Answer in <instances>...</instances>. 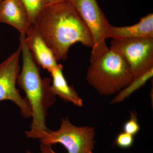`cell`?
Instances as JSON below:
<instances>
[{
	"mask_svg": "<svg viewBox=\"0 0 153 153\" xmlns=\"http://www.w3.org/2000/svg\"><path fill=\"white\" fill-rule=\"evenodd\" d=\"M33 25L57 61L66 60L70 47L75 43L93 47L90 31L67 1L47 5L34 20Z\"/></svg>",
	"mask_w": 153,
	"mask_h": 153,
	"instance_id": "obj_1",
	"label": "cell"
},
{
	"mask_svg": "<svg viewBox=\"0 0 153 153\" xmlns=\"http://www.w3.org/2000/svg\"><path fill=\"white\" fill-rule=\"evenodd\" d=\"M22 66L17 84L23 90L32 112L30 129L25 132L29 138L38 139L49 130L46 117L49 108L55 104L56 96L51 88V79L43 78L26 42V35H20Z\"/></svg>",
	"mask_w": 153,
	"mask_h": 153,
	"instance_id": "obj_2",
	"label": "cell"
},
{
	"mask_svg": "<svg viewBox=\"0 0 153 153\" xmlns=\"http://www.w3.org/2000/svg\"><path fill=\"white\" fill-rule=\"evenodd\" d=\"M89 62L86 80L101 95L119 93L134 79L125 59L108 47L91 53Z\"/></svg>",
	"mask_w": 153,
	"mask_h": 153,
	"instance_id": "obj_3",
	"label": "cell"
},
{
	"mask_svg": "<svg viewBox=\"0 0 153 153\" xmlns=\"http://www.w3.org/2000/svg\"><path fill=\"white\" fill-rule=\"evenodd\" d=\"M95 136L93 127L76 126L66 117L61 119L60 128L49 129L39 140L41 143L49 146L60 144L68 153H93Z\"/></svg>",
	"mask_w": 153,
	"mask_h": 153,
	"instance_id": "obj_4",
	"label": "cell"
},
{
	"mask_svg": "<svg viewBox=\"0 0 153 153\" xmlns=\"http://www.w3.org/2000/svg\"><path fill=\"white\" fill-rule=\"evenodd\" d=\"M110 48L125 59L134 78L153 68V38L113 39Z\"/></svg>",
	"mask_w": 153,
	"mask_h": 153,
	"instance_id": "obj_5",
	"label": "cell"
},
{
	"mask_svg": "<svg viewBox=\"0 0 153 153\" xmlns=\"http://www.w3.org/2000/svg\"><path fill=\"white\" fill-rule=\"evenodd\" d=\"M22 48L18 49L0 63V101L10 100L20 109L23 117H31L32 112L27 99L20 94L16 85L21 67L19 63Z\"/></svg>",
	"mask_w": 153,
	"mask_h": 153,
	"instance_id": "obj_6",
	"label": "cell"
},
{
	"mask_svg": "<svg viewBox=\"0 0 153 153\" xmlns=\"http://www.w3.org/2000/svg\"><path fill=\"white\" fill-rule=\"evenodd\" d=\"M90 31L93 41L91 52L108 47L105 35L109 24L96 0H67Z\"/></svg>",
	"mask_w": 153,
	"mask_h": 153,
	"instance_id": "obj_7",
	"label": "cell"
},
{
	"mask_svg": "<svg viewBox=\"0 0 153 153\" xmlns=\"http://www.w3.org/2000/svg\"><path fill=\"white\" fill-rule=\"evenodd\" d=\"M0 23L16 28L20 35H27L32 26L27 10L20 0L1 1Z\"/></svg>",
	"mask_w": 153,
	"mask_h": 153,
	"instance_id": "obj_8",
	"label": "cell"
},
{
	"mask_svg": "<svg viewBox=\"0 0 153 153\" xmlns=\"http://www.w3.org/2000/svg\"><path fill=\"white\" fill-rule=\"evenodd\" d=\"M26 42L34 60L38 65L49 73L58 66L59 64L52 50L33 25L26 35Z\"/></svg>",
	"mask_w": 153,
	"mask_h": 153,
	"instance_id": "obj_9",
	"label": "cell"
},
{
	"mask_svg": "<svg viewBox=\"0 0 153 153\" xmlns=\"http://www.w3.org/2000/svg\"><path fill=\"white\" fill-rule=\"evenodd\" d=\"M106 39L153 38V14L144 16L135 25L126 27H115L110 25L107 30Z\"/></svg>",
	"mask_w": 153,
	"mask_h": 153,
	"instance_id": "obj_10",
	"label": "cell"
},
{
	"mask_svg": "<svg viewBox=\"0 0 153 153\" xmlns=\"http://www.w3.org/2000/svg\"><path fill=\"white\" fill-rule=\"evenodd\" d=\"M63 66L58 64L50 73L52 78L51 88L52 92L55 96H58L64 101L71 102L75 106H83L82 99L73 86L68 85L63 74Z\"/></svg>",
	"mask_w": 153,
	"mask_h": 153,
	"instance_id": "obj_11",
	"label": "cell"
},
{
	"mask_svg": "<svg viewBox=\"0 0 153 153\" xmlns=\"http://www.w3.org/2000/svg\"><path fill=\"white\" fill-rule=\"evenodd\" d=\"M153 76V68H152L145 74L134 77L128 85L114 97L110 102L111 104H116L123 101L134 91L143 86Z\"/></svg>",
	"mask_w": 153,
	"mask_h": 153,
	"instance_id": "obj_12",
	"label": "cell"
},
{
	"mask_svg": "<svg viewBox=\"0 0 153 153\" xmlns=\"http://www.w3.org/2000/svg\"><path fill=\"white\" fill-rule=\"evenodd\" d=\"M25 6L32 25L35 19L48 5L45 0H20Z\"/></svg>",
	"mask_w": 153,
	"mask_h": 153,
	"instance_id": "obj_13",
	"label": "cell"
},
{
	"mask_svg": "<svg viewBox=\"0 0 153 153\" xmlns=\"http://www.w3.org/2000/svg\"><path fill=\"white\" fill-rule=\"evenodd\" d=\"M123 131L134 136L139 132L140 126L138 121L136 114L134 111L130 112V117L124 123Z\"/></svg>",
	"mask_w": 153,
	"mask_h": 153,
	"instance_id": "obj_14",
	"label": "cell"
},
{
	"mask_svg": "<svg viewBox=\"0 0 153 153\" xmlns=\"http://www.w3.org/2000/svg\"><path fill=\"white\" fill-rule=\"evenodd\" d=\"M134 142V136L124 131L119 134L115 140L117 146L122 149L131 147L133 144Z\"/></svg>",
	"mask_w": 153,
	"mask_h": 153,
	"instance_id": "obj_15",
	"label": "cell"
},
{
	"mask_svg": "<svg viewBox=\"0 0 153 153\" xmlns=\"http://www.w3.org/2000/svg\"><path fill=\"white\" fill-rule=\"evenodd\" d=\"M45 1L48 5H53L67 1V0H45Z\"/></svg>",
	"mask_w": 153,
	"mask_h": 153,
	"instance_id": "obj_16",
	"label": "cell"
},
{
	"mask_svg": "<svg viewBox=\"0 0 153 153\" xmlns=\"http://www.w3.org/2000/svg\"><path fill=\"white\" fill-rule=\"evenodd\" d=\"M45 153H56L54 152V151H53V150L52 149V148H48L46 151H45Z\"/></svg>",
	"mask_w": 153,
	"mask_h": 153,
	"instance_id": "obj_17",
	"label": "cell"
},
{
	"mask_svg": "<svg viewBox=\"0 0 153 153\" xmlns=\"http://www.w3.org/2000/svg\"><path fill=\"white\" fill-rule=\"evenodd\" d=\"M26 153H31V152H30V151H27V152H26ZM41 153H43L42 152H41Z\"/></svg>",
	"mask_w": 153,
	"mask_h": 153,
	"instance_id": "obj_18",
	"label": "cell"
},
{
	"mask_svg": "<svg viewBox=\"0 0 153 153\" xmlns=\"http://www.w3.org/2000/svg\"><path fill=\"white\" fill-rule=\"evenodd\" d=\"M3 1V0H1V1Z\"/></svg>",
	"mask_w": 153,
	"mask_h": 153,
	"instance_id": "obj_19",
	"label": "cell"
},
{
	"mask_svg": "<svg viewBox=\"0 0 153 153\" xmlns=\"http://www.w3.org/2000/svg\"><path fill=\"white\" fill-rule=\"evenodd\" d=\"M1 0H0V2H1Z\"/></svg>",
	"mask_w": 153,
	"mask_h": 153,
	"instance_id": "obj_20",
	"label": "cell"
}]
</instances>
